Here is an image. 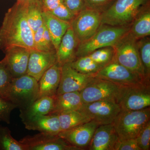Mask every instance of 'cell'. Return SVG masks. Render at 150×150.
Segmentation results:
<instances>
[{"label":"cell","mask_w":150,"mask_h":150,"mask_svg":"<svg viewBox=\"0 0 150 150\" xmlns=\"http://www.w3.org/2000/svg\"><path fill=\"white\" fill-rule=\"evenodd\" d=\"M28 3L17 0L5 14L0 28V49L3 52L14 46L35 49L33 33L26 18Z\"/></svg>","instance_id":"1"},{"label":"cell","mask_w":150,"mask_h":150,"mask_svg":"<svg viewBox=\"0 0 150 150\" xmlns=\"http://www.w3.org/2000/svg\"><path fill=\"white\" fill-rule=\"evenodd\" d=\"M148 0H115L101 13V24L129 26L146 7Z\"/></svg>","instance_id":"2"},{"label":"cell","mask_w":150,"mask_h":150,"mask_svg":"<svg viewBox=\"0 0 150 150\" xmlns=\"http://www.w3.org/2000/svg\"><path fill=\"white\" fill-rule=\"evenodd\" d=\"M131 25L113 26L101 24L93 36L79 43L76 51V58L87 56L99 48L114 47L129 33Z\"/></svg>","instance_id":"3"},{"label":"cell","mask_w":150,"mask_h":150,"mask_svg":"<svg viewBox=\"0 0 150 150\" xmlns=\"http://www.w3.org/2000/svg\"><path fill=\"white\" fill-rule=\"evenodd\" d=\"M150 120V107L139 110H121L112 124L118 140L136 139Z\"/></svg>","instance_id":"4"},{"label":"cell","mask_w":150,"mask_h":150,"mask_svg":"<svg viewBox=\"0 0 150 150\" xmlns=\"http://www.w3.org/2000/svg\"><path fill=\"white\" fill-rule=\"evenodd\" d=\"M38 95V81L26 74L20 77L13 78L5 98L21 110L33 103Z\"/></svg>","instance_id":"5"},{"label":"cell","mask_w":150,"mask_h":150,"mask_svg":"<svg viewBox=\"0 0 150 150\" xmlns=\"http://www.w3.org/2000/svg\"><path fill=\"white\" fill-rule=\"evenodd\" d=\"M115 100L121 110H139L150 107L149 83L119 86Z\"/></svg>","instance_id":"6"},{"label":"cell","mask_w":150,"mask_h":150,"mask_svg":"<svg viewBox=\"0 0 150 150\" xmlns=\"http://www.w3.org/2000/svg\"><path fill=\"white\" fill-rule=\"evenodd\" d=\"M113 59L120 64L134 73H137L148 81L140 59L137 46V40L129 33L114 47Z\"/></svg>","instance_id":"7"},{"label":"cell","mask_w":150,"mask_h":150,"mask_svg":"<svg viewBox=\"0 0 150 150\" xmlns=\"http://www.w3.org/2000/svg\"><path fill=\"white\" fill-rule=\"evenodd\" d=\"M95 77L105 80L118 86L149 83L139 75L120 64L113 59L94 75Z\"/></svg>","instance_id":"8"},{"label":"cell","mask_w":150,"mask_h":150,"mask_svg":"<svg viewBox=\"0 0 150 150\" xmlns=\"http://www.w3.org/2000/svg\"><path fill=\"white\" fill-rule=\"evenodd\" d=\"M79 43L93 36L101 25V13L97 11L85 8L81 11L71 22Z\"/></svg>","instance_id":"9"},{"label":"cell","mask_w":150,"mask_h":150,"mask_svg":"<svg viewBox=\"0 0 150 150\" xmlns=\"http://www.w3.org/2000/svg\"><path fill=\"white\" fill-rule=\"evenodd\" d=\"M79 110L99 126L112 124L121 110L115 99L103 100L83 104Z\"/></svg>","instance_id":"10"},{"label":"cell","mask_w":150,"mask_h":150,"mask_svg":"<svg viewBox=\"0 0 150 150\" xmlns=\"http://www.w3.org/2000/svg\"><path fill=\"white\" fill-rule=\"evenodd\" d=\"M119 86L94 76L80 92L83 104L99 100L116 99Z\"/></svg>","instance_id":"11"},{"label":"cell","mask_w":150,"mask_h":150,"mask_svg":"<svg viewBox=\"0 0 150 150\" xmlns=\"http://www.w3.org/2000/svg\"><path fill=\"white\" fill-rule=\"evenodd\" d=\"M26 150H81L70 144L59 135L41 133L27 136L20 140Z\"/></svg>","instance_id":"12"},{"label":"cell","mask_w":150,"mask_h":150,"mask_svg":"<svg viewBox=\"0 0 150 150\" xmlns=\"http://www.w3.org/2000/svg\"><path fill=\"white\" fill-rule=\"evenodd\" d=\"M71 63L62 66L61 79L56 95L65 93L80 92L94 76L79 72L72 68Z\"/></svg>","instance_id":"13"},{"label":"cell","mask_w":150,"mask_h":150,"mask_svg":"<svg viewBox=\"0 0 150 150\" xmlns=\"http://www.w3.org/2000/svg\"><path fill=\"white\" fill-rule=\"evenodd\" d=\"M30 49L23 46H14L6 49L3 59L13 78L27 74Z\"/></svg>","instance_id":"14"},{"label":"cell","mask_w":150,"mask_h":150,"mask_svg":"<svg viewBox=\"0 0 150 150\" xmlns=\"http://www.w3.org/2000/svg\"><path fill=\"white\" fill-rule=\"evenodd\" d=\"M99 126L91 121L66 131H62L59 136L70 144L83 150L90 144L96 129Z\"/></svg>","instance_id":"15"},{"label":"cell","mask_w":150,"mask_h":150,"mask_svg":"<svg viewBox=\"0 0 150 150\" xmlns=\"http://www.w3.org/2000/svg\"><path fill=\"white\" fill-rule=\"evenodd\" d=\"M56 62V52L30 49L27 74L38 81L45 72Z\"/></svg>","instance_id":"16"},{"label":"cell","mask_w":150,"mask_h":150,"mask_svg":"<svg viewBox=\"0 0 150 150\" xmlns=\"http://www.w3.org/2000/svg\"><path fill=\"white\" fill-rule=\"evenodd\" d=\"M118 140L112 124L99 125L96 129L89 145L90 150H114Z\"/></svg>","instance_id":"17"},{"label":"cell","mask_w":150,"mask_h":150,"mask_svg":"<svg viewBox=\"0 0 150 150\" xmlns=\"http://www.w3.org/2000/svg\"><path fill=\"white\" fill-rule=\"evenodd\" d=\"M61 69L62 66L57 62L43 74L38 81V98L43 96L54 98L56 96L61 79Z\"/></svg>","instance_id":"18"},{"label":"cell","mask_w":150,"mask_h":150,"mask_svg":"<svg viewBox=\"0 0 150 150\" xmlns=\"http://www.w3.org/2000/svg\"><path fill=\"white\" fill-rule=\"evenodd\" d=\"M79 42L72 28L71 27L62 38L56 51L57 62L62 66L66 63H71L76 59V51Z\"/></svg>","instance_id":"19"},{"label":"cell","mask_w":150,"mask_h":150,"mask_svg":"<svg viewBox=\"0 0 150 150\" xmlns=\"http://www.w3.org/2000/svg\"><path fill=\"white\" fill-rule=\"evenodd\" d=\"M25 129L59 135L61 132L59 116L56 114L38 115L23 122Z\"/></svg>","instance_id":"20"},{"label":"cell","mask_w":150,"mask_h":150,"mask_svg":"<svg viewBox=\"0 0 150 150\" xmlns=\"http://www.w3.org/2000/svg\"><path fill=\"white\" fill-rule=\"evenodd\" d=\"M83 104L80 92L58 95L54 97V108L49 114L58 115L68 111L79 110Z\"/></svg>","instance_id":"21"},{"label":"cell","mask_w":150,"mask_h":150,"mask_svg":"<svg viewBox=\"0 0 150 150\" xmlns=\"http://www.w3.org/2000/svg\"><path fill=\"white\" fill-rule=\"evenodd\" d=\"M42 15L44 24L51 35L56 51L62 38L71 27V23L59 19L48 12L43 11Z\"/></svg>","instance_id":"22"},{"label":"cell","mask_w":150,"mask_h":150,"mask_svg":"<svg viewBox=\"0 0 150 150\" xmlns=\"http://www.w3.org/2000/svg\"><path fill=\"white\" fill-rule=\"evenodd\" d=\"M54 98L43 96L38 98L28 107L20 110L23 123L38 115L50 114L54 108Z\"/></svg>","instance_id":"23"},{"label":"cell","mask_w":150,"mask_h":150,"mask_svg":"<svg viewBox=\"0 0 150 150\" xmlns=\"http://www.w3.org/2000/svg\"><path fill=\"white\" fill-rule=\"evenodd\" d=\"M145 8L134 20L129 30V35L136 40L150 35V10Z\"/></svg>","instance_id":"24"},{"label":"cell","mask_w":150,"mask_h":150,"mask_svg":"<svg viewBox=\"0 0 150 150\" xmlns=\"http://www.w3.org/2000/svg\"><path fill=\"white\" fill-rule=\"evenodd\" d=\"M57 115L62 131L69 130L91 121L89 117L80 110H72Z\"/></svg>","instance_id":"25"},{"label":"cell","mask_w":150,"mask_h":150,"mask_svg":"<svg viewBox=\"0 0 150 150\" xmlns=\"http://www.w3.org/2000/svg\"><path fill=\"white\" fill-rule=\"evenodd\" d=\"M43 6L40 3H28L26 18L28 23L33 33L44 24Z\"/></svg>","instance_id":"26"},{"label":"cell","mask_w":150,"mask_h":150,"mask_svg":"<svg viewBox=\"0 0 150 150\" xmlns=\"http://www.w3.org/2000/svg\"><path fill=\"white\" fill-rule=\"evenodd\" d=\"M71 64L79 72L94 76L103 67L94 62L88 55L76 58Z\"/></svg>","instance_id":"27"},{"label":"cell","mask_w":150,"mask_h":150,"mask_svg":"<svg viewBox=\"0 0 150 150\" xmlns=\"http://www.w3.org/2000/svg\"><path fill=\"white\" fill-rule=\"evenodd\" d=\"M137 46L144 71L145 77L149 81L150 74V40L145 37L137 40Z\"/></svg>","instance_id":"28"},{"label":"cell","mask_w":150,"mask_h":150,"mask_svg":"<svg viewBox=\"0 0 150 150\" xmlns=\"http://www.w3.org/2000/svg\"><path fill=\"white\" fill-rule=\"evenodd\" d=\"M0 150H26L24 145L13 138L8 127L0 125Z\"/></svg>","instance_id":"29"},{"label":"cell","mask_w":150,"mask_h":150,"mask_svg":"<svg viewBox=\"0 0 150 150\" xmlns=\"http://www.w3.org/2000/svg\"><path fill=\"white\" fill-rule=\"evenodd\" d=\"M114 53V47L109 46L95 50L88 56L94 62L103 67L112 61Z\"/></svg>","instance_id":"30"},{"label":"cell","mask_w":150,"mask_h":150,"mask_svg":"<svg viewBox=\"0 0 150 150\" xmlns=\"http://www.w3.org/2000/svg\"><path fill=\"white\" fill-rule=\"evenodd\" d=\"M13 78L4 60L0 61V97L4 98Z\"/></svg>","instance_id":"31"},{"label":"cell","mask_w":150,"mask_h":150,"mask_svg":"<svg viewBox=\"0 0 150 150\" xmlns=\"http://www.w3.org/2000/svg\"><path fill=\"white\" fill-rule=\"evenodd\" d=\"M16 108V105L10 101L0 97V121H4L7 124H10L11 113Z\"/></svg>","instance_id":"32"},{"label":"cell","mask_w":150,"mask_h":150,"mask_svg":"<svg viewBox=\"0 0 150 150\" xmlns=\"http://www.w3.org/2000/svg\"><path fill=\"white\" fill-rule=\"evenodd\" d=\"M141 150L150 149V122H148L140 131L136 138Z\"/></svg>","instance_id":"33"},{"label":"cell","mask_w":150,"mask_h":150,"mask_svg":"<svg viewBox=\"0 0 150 150\" xmlns=\"http://www.w3.org/2000/svg\"><path fill=\"white\" fill-rule=\"evenodd\" d=\"M115 0H84L86 8L103 13Z\"/></svg>","instance_id":"34"},{"label":"cell","mask_w":150,"mask_h":150,"mask_svg":"<svg viewBox=\"0 0 150 150\" xmlns=\"http://www.w3.org/2000/svg\"><path fill=\"white\" fill-rule=\"evenodd\" d=\"M48 12L61 20L68 22L70 23L76 16L67 7L64 3L60 5L53 10Z\"/></svg>","instance_id":"35"},{"label":"cell","mask_w":150,"mask_h":150,"mask_svg":"<svg viewBox=\"0 0 150 150\" xmlns=\"http://www.w3.org/2000/svg\"><path fill=\"white\" fill-rule=\"evenodd\" d=\"M114 150H141L136 139L118 140L115 146Z\"/></svg>","instance_id":"36"},{"label":"cell","mask_w":150,"mask_h":150,"mask_svg":"<svg viewBox=\"0 0 150 150\" xmlns=\"http://www.w3.org/2000/svg\"><path fill=\"white\" fill-rule=\"evenodd\" d=\"M44 28H45V25L44 23L42 26L38 28L33 33V40H34L35 49L39 51L46 52L44 41H43V33Z\"/></svg>","instance_id":"37"},{"label":"cell","mask_w":150,"mask_h":150,"mask_svg":"<svg viewBox=\"0 0 150 150\" xmlns=\"http://www.w3.org/2000/svg\"><path fill=\"white\" fill-rule=\"evenodd\" d=\"M64 3L75 16L86 8L84 0H64Z\"/></svg>","instance_id":"38"},{"label":"cell","mask_w":150,"mask_h":150,"mask_svg":"<svg viewBox=\"0 0 150 150\" xmlns=\"http://www.w3.org/2000/svg\"><path fill=\"white\" fill-rule=\"evenodd\" d=\"M43 11L50 12L64 3V0H41Z\"/></svg>","instance_id":"39"},{"label":"cell","mask_w":150,"mask_h":150,"mask_svg":"<svg viewBox=\"0 0 150 150\" xmlns=\"http://www.w3.org/2000/svg\"><path fill=\"white\" fill-rule=\"evenodd\" d=\"M19 1H23L27 2L29 3H40V4H42L41 0H19Z\"/></svg>","instance_id":"40"}]
</instances>
